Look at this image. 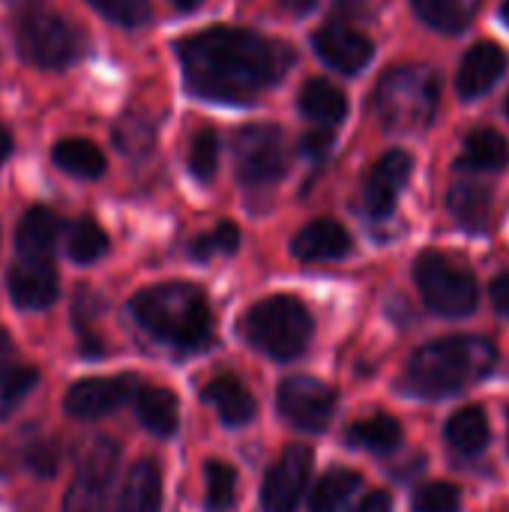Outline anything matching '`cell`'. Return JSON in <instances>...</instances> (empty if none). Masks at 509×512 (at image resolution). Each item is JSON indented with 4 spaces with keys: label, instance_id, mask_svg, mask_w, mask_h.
Wrapping results in <instances>:
<instances>
[{
    "label": "cell",
    "instance_id": "45",
    "mask_svg": "<svg viewBox=\"0 0 509 512\" xmlns=\"http://www.w3.org/2000/svg\"><path fill=\"white\" fill-rule=\"evenodd\" d=\"M12 150H15V141H12V135H9V129L0 123V165L12 156Z\"/></svg>",
    "mask_w": 509,
    "mask_h": 512
},
{
    "label": "cell",
    "instance_id": "3",
    "mask_svg": "<svg viewBox=\"0 0 509 512\" xmlns=\"http://www.w3.org/2000/svg\"><path fill=\"white\" fill-rule=\"evenodd\" d=\"M135 321L174 348H204L213 333L210 306L195 285L186 282H162L144 288L129 303Z\"/></svg>",
    "mask_w": 509,
    "mask_h": 512
},
{
    "label": "cell",
    "instance_id": "29",
    "mask_svg": "<svg viewBox=\"0 0 509 512\" xmlns=\"http://www.w3.org/2000/svg\"><path fill=\"white\" fill-rule=\"evenodd\" d=\"M420 21L441 33H459L471 24L477 12V0H411Z\"/></svg>",
    "mask_w": 509,
    "mask_h": 512
},
{
    "label": "cell",
    "instance_id": "11",
    "mask_svg": "<svg viewBox=\"0 0 509 512\" xmlns=\"http://www.w3.org/2000/svg\"><path fill=\"white\" fill-rule=\"evenodd\" d=\"M6 288H9L12 306L24 312L48 309L60 297V282H57L51 261H30V258L12 261L6 270Z\"/></svg>",
    "mask_w": 509,
    "mask_h": 512
},
{
    "label": "cell",
    "instance_id": "30",
    "mask_svg": "<svg viewBox=\"0 0 509 512\" xmlns=\"http://www.w3.org/2000/svg\"><path fill=\"white\" fill-rule=\"evenodd\" d=\"M360 486H363V477L357 471H330L315 483V489L309 495V510L339 512Z\"/></svg>",
    "mask_w": 509,
    "mask_h": 512
},
{
    "label": "cell",
    "instance_id": "35",
    "mask_svg": "<svg viewBox=\"0 0 509 512\" xmlns=\"http://www.w3.org/2000/svg\"><path fill=\"white\" fill-rule=\"evenodd\" d=\"M105 21L117 27H141L150 21V0H87Z\"/></svg>",
    "mask_w": 509,
    "mask_h": 512
},
{
    "label": "cell",
    "instance_id": "16",
    "mask_svg": "<svg viewBox=\"0 0 509 512\" xmlns=\"http://www.w3.org/2000/svg\"><path fill=\"white\" fill-rule=\"evenodd\" d=\"M291 252H294V258L309 261V264L312 261H336L351 252V234L336 219H315L297 231V237L291 240Z\"/></svg>",
    "mask_w": 509,
    "mask_h": 512
},
{
    "label": "cell",
    "instance_id": "47",
    "mask_svg": "<svg viewBox=\"0 0 509 512\" xmlns=\"http://www.w3.org/2000/svg\"><path fill=\"white\" fill-rule=\"evenodd\" d=\"M171 3H174L177 9H183V12H189V9H198V6H201L204 0H171Z\"/></svg>",
    "mask_w": 509,
    "mask_h": 512
},
{
    "label": "cell",
    "instance_id": "12",
    "mask_svg": "<svg viewBox=\"0 0 509 512\" xmlns=\"http://www.w3.org/2000/svg\"><path fill=\"white\" fill-rule=\"evenodd\" d=\"M135 378H84L63 396V411L75 420H102L132 396Z\"/></svg>",
    "mask_w": 509,
    "mask_h": 512
},
{
    "label": "cell",
    "instance_id": "39",
    "mask_svg": "<svg viewBox=\"0 0 509 512\" xmlns=\"http://www.w3.org/2000/svg\"><path fill=\"white\" fill-rule=\"evenodd\" d=\"M102 507H105V492H96L81 480H72V486L63 495V512H102Z\"/></svg>",
    "mask_w": 509,
    "mask_h": 512
},
{
    "label": "cell",
    "instance_id": "1",
    "mask_svg": "<svg viewBox=\"0 0 509 512\" xmlns=\"http://www.w3.org/2000/svg\"><path fill=\"white\" fill-rule=\"evenodd\" d=\"M183 81L192 96L210 102H252L261 90L282 81L294 51L255 30L210 27L177 42Z\"/></svg>",
    "mask_w": 509,
    "mask_h": 512
},
{
    "label": "cell",
    "instance_id": "10",
    "mask_svg": "<svg viewBox=\"0 0 509 512\" xmlns=\"http://www.w3.org/2000/svg\"><path fill=\"white\" fill-rule=\"evenodd\" d=\"M309 468H312V453L303 444L288 447L273 468L264 477L261 486V510L264 512H294L306 483H309Z\"/></svg>",
    "mask_w": 509,
    "mask_h": 512
},
{
    "label": "cell",
    "instance_id": "26",
    "mask_svg": "<svg viewBox=\"0 0 509 512\" xmlns=\"http://www.w3.org/2000/svg\"><path fill=\"white\" fill-rule=\"evenodd\" d=\"M447 207L450 213L459 219V225L480 231L489 225V213H492V192L480 183H459L450 189L447 195Z\"/></svg>",
    "mask_w": 509,
    "mask_h": 512
},
{
    "label": "cell",
    "instance_id": "4",
    "mask_svg": "<svg viewBox=\"0 0 509 512\" xmlns=\"http://www.w3.org/2000/svg\"><path fill=\"white\" fill-rule=\"evenodd\" d=\"M15 51L36 69H69L87 51V36L48 0H9Z\"/></svg>",
    "mask_w": 509,
    "mask_h": 512
},
{
    "label": "cell",
    "instance_id": "34",
    "mask_svg": "<svg viewBox=\"0 0 509 512\" xmlns=\"http://www.w3.org/2000/svg\"><path fill=\"white\" fill-rule=\"evenodd\" d=\"M216 168H219V135L213 129H201L189 144V171L195 180L210 183Z\"/></svg>",
    "mask_w": 509,
    "mask_h": 512
},
{
    "label": "cell",
    "instance_id": "15",
    "mask_svg": "<svg viewBox=\"0 0 509 512\" xmlns=\"http://www.w3.org/2000/svg\"><path fill=\"white\" fill-rule=\"evenodd\" d=\"M507 69V54L495 42H477L468 48V54L459 63L456 72V90L462 99H480L489 93Z\"/></svg>",
    "mask_w": 509,
    "mask_h": 512
},
{
    "label": "cell",
    "instance_id": "27",
    "mask_svg": "<svg viewBox=\"0 0 509 512\" xmlns=\"http://www.w3.org/2000/svg\"><path fill=\"white\" fill-rule=\"evenodd\" d=\"M117 465H120V447H117V441H111V438H96V441L87 447V453H84V459H81V465H78L75 480H81V483L90 486V489L108 492Z\"/></svg>",
    "mask_w": 509,
    "mask_h": 512
},
{
    "label": "cell",
    "instance_id": "2",
    "mask_svg": "<svg viewBox=\"0 0 509 512\" xmlns=\"http://www.w3.org/2000/svg\"><path fill=\"white\" fill-rule=\"evenodd\" d=\"M498 354L489 339L480 336H447L417 348L405 366L402 384L423 399L453 396L477 381H483Z\"/></svg>",
    "mask_w": 509,
    "mask_h": 512
},
{
    "label": "cell",
    "instance_id": "21",
    "mask_svg": "<svg viewBox=\"0 0 509 512\" xmlns=\"http://www.w3.org/2000/svg\"><path fill=\"white\" fill-rule=\"evenodd\" d=\"M300 111L312 123L330 129V126H339L345 120V114H348V96L336 84H330L324 78H312L300 90Z\"/></svg>",
    "mask_w": 509,
    "mask_h": 512
},
{
    "label": "cell",
    "instance_id": "17",
    "mask_svg": "<svg viewBox=\"0 0 509 512\" xmlns=\"http://www.w3.org/2000/svg\"><path fill=\"white\" fill-rule=\"evenodd\" d=\"M57 234H60V222L54 216L51 207L36 204L30 207L15 228V252L18 258H30V261H51L54 246H57Z\"/></svg>",
    "mask_w": 509,
    "mask_h": 512
},
{
    "label": "cell",
    "instance_id": "6",
    "mask_svg": "<svg viewBox=\"0 0 509 512\" xmlns=\"http://www.w3.org/2000/svg\"><path fill=\"white\" fill-rule=\"evenodd\" d=\"M441 81L429 66H396L375 93L378 117L393 132H417L435 120Z\"/></svg>",
    "mask_w": 509,
    "mask_h": 512
},
{
    "label": "cell",
    "instance_id": "36",
    "mask_svg": "<svg viewBox=\"0 0 509 512\" xmlns=\"http://www.w3.org/2000/svg\"><path fill=\"white\" fill-rule=\"evenodd\" d=\"M237 246H240V231H237V225H234V222H219L210 234L198 237V240L189 246V252H192V258H198V261H207L213 252L234 255Z\"/></svg>",
    "mask_w": 509,
    "mask_h": 512
},
{
    "label": "cell",
    "instance_id": "8",
    "mask_svg": "<svg viewBox=\"0 0 509 512\" xmlns=\"http://www.w3.org/2000/svg\"><path fill=\"white\" fill-rule=\"evenodd\" d=\"M237 177L246 186H267L285 174V144L279 126L252 123L237 132Z\"/></svg>",
    "mask_w": 509,
    "mask_h": 512
},
{
    "label": "cell",
    "instance_id": "18",
    "mask_svg": "<svg viewBox=\"0 0 509 512\" xmlns=\"http://www.w3.org/2000/svg\"><path fill=\"white\" fill-rule=\"evenodd\" d=\"M162 507V471L153 459H141L129 468L117 512H159Z\"/></svg>",
    "mask_w": 509,
    "mask_h": 512
},
{
    "label": "cell",
    "instance_id": "14",
    "mask_svg": "<svg viewBox=\"0 0 509 512\" xmlns=\"http://www.w3.org/2000/svg\"><path fill=\"white\" fill-rule=\"evenodd\" d=\"M414 159L405 150H390L384 153L375 168L366 177V189H363V207L372 219H384L393 213L396 198L405 186V180L411 177Z\"/></svg>",
    "mask_w": 509,
    "mask_h": 512
},
{
    "label": "cell",
    "instance_id": "28",
    "mask_svg": "<svg viewBox=\"0 0 509 512\" xmlns=\"http://www.w3.org/2000/svg\"><path fill=\"white\" fill-rule=\"evenodd\" d=\"M66 255L75 264H96L108 252V234L102 225L90 216H78L75 222L66 225Z\"/></svg>",
    "mask_w": 509,
    "mask_h": 512
},
{
    "label": "cell",
    "instance_id": "33",
    "mask_svg": "<svg viewBox=\"0 0 509 512\" xmlns=\"http://www.w3.org/2000/svg\"><path fill=\"white\" fill-rule=\"evenodd\" d=\"M207 507L210 512H225L237 498V474L225 462H207Z\"/></svg>",
    "mask_w": 509,
    "mask_h": 512
},
{
    "label": "cell",
    "instance_id": "22",
    "mask_svg": "<svg viewBox=\"0 0 509 512\" xmlns=\"http://www.w3.org/2000/svg\"><path fill=\"white\" fill-rule=\"evenodd\" d=\"M138 420L147 432L159 435V438H171L180 426V402L171 390L165 387H147L138 393L135 402Z\"/></svg>",
    "mask_w": 509,
    "mask_h": 512
},
{
    "label": "cell",
    "instance_id": "5",
    "mask_svg": "<svg viewBox=\"0 0 509 512\" xmlns=\"http://www.w3.org/2000/svg\"><path fill=\"white\" fill-rule=\"evenodd\" d=\"M240 330L255 351L273 360H294L306 351L315 321L297 297L276 294V297L255 303L243 315Z\"/></svg>",
    "mask_w": 509,
    "mask_h": 512
},
{
    "label": "cell",
    "instance_id": "13",
    "mask_svg": "<svg viewBox=\"0 0 509 512\" xmlns=\"http://www.w3.org/2000/svg\"><path fill=\"white\" fill-rule=\"evenodd\" d=\"M312 48L318 51V57L345 72V75H354L360 72L363 66H369L372 54H375V45L366 33L342 24V21H333V24H324L315 36H312Z\"/></svg>",
    "mask_w": 509,
    "mask_h": 512
},
{
    "label": "cell",
    "instance_id": "9",
    "mask_svg": "<svg viewBox=\"0 0 509 512\" xmlns=\"http://www.w3.org/2000/svg\"><path fill=\"white\" fill-rule=\"evenodd\" d=\"M279 411L294 429L321 432L336 411V393L318 378L294 375L279 387Z\"/></svg>",
    "mask_w": 509,
    "mask_h": 512
},
{
    "label": "cell",
    "instance_id": "43",
    "mask_svg": "<svg viewBox=\"0 0 509 512\" xmlns=\"http://www.w3.org/2000/svg\"><path fill=\"white\" fill-rule=\"evenodd\" d=\"M369 6H372V0H336V9L345 18H360V15L369 12Z\"/></svg>",
    "mask_w": 509,
    "mask_h": 512
},
{
    "label": "cell",
    "instance_id": "38",
    "mask_svg": "<svg viewBox=\"0 0 509 512\" xmlns=\"http://www.w3.org/2000/svg\"><path fill=\"white\" fill-rule=\"evenodd\" d=\"M24 465L33 477H42V480H51L57 474V465H60V450L54 441H33L27 450H24Z\"/></svg>",
    "mask_w": 509,
    "mask_h": 512
},
{
    "label": "cell",
    "instance_id": "7",
    "mask_svg": "<svg viewBox=\"0 0 509 512\" xmlns=\"http://www.w3.org/2000/svg\"><path fill=\"white\" fill-rule=\"evenodd\" d=\"M426 306L447 318H462L477 306V279L441 252H426L414 267Z\"/></svg>",
    "mask_w": 509,
    "mask_h": 512
},
{
    "label": "cell",
    "instance_id": "19",
    "mask_svg": "<svg viewBox=\"0 0 509 512\" xmlns=\"http://www.w3.org/2000/svg\"><path fill=\"white\" fill-rule=\"evenodd\" d=\"M51 162L63 174L78 177V180H96L105 174V153L90 138H78V135L60 138L51 147Z\"/></svg>",
    "mask_w": 509,
    "mask_h": 512
},
{
    "label": "cell",
    "instance_id": "23",
    "mask_svg": "<svg viewBox=\"0 0 509 512\" xmlns=\"http://www.w3.org/2000/svg\"><path fill=\"white\" fill-rule=\"evenodd\" d=\"M447 444L462 456H480L489 447V417L480 405L459 408L447 423Z\"/></svg>",
    "mask_w": 509,
    "mask_h": 512
},
{
    "label": "cell",
    "instance_id": "24",
    "mask_svg": "<svg viewBox=\"0 0 509 512\" xmlns=\"http://www.w3.org/2000/svg\"><path fill=\"white\" fill-rule=\"evenodd\" d=\"M509 162L507 138L498 129H474L465 138V150L459 156V168L468 171H501Z\"/></svg>",
    "mask_w": 509,
    "mask_h": 512
},
{
    "label": "cell",
    "instance_id": "49",
    "mask_svg": "<svg viewBox=\"0 0 509 512\" xmlns=\"http://www.w3.org/2000/svg\"><path fill=\"white\" fill-rule=\"evenodd\" d=\"M504 111H507V117H509V93H507V102H504Z\"/></svg>",
    "mask_w": 509,
    "mask_h": 512
},
{
    "label": "cell",
    "instance_id": "44",
    "mask_svg": "<svg viewBox=\"0 0 509 512\" xmlns=\"http://www.w3.org/2000/svg\"><path fill=\"white\" fill-rule=\"evenodd\" d=\"M288 12H294V15H306V12H312L315 6H318V0H279Z\"/></svg>",
    "mask_w": 509,
    "mask_h": 512
},
{
    "label": "cell",
    "instance_id": "32",
    "mask_svg": "<svg viewBox=\"0 0 509 512\" xmlns=\"http://www.w3.org/2000/svg\"><path fill=\"white\" fill-rule=\"evenodd\" d=\"M36 384H39V369L36 366H6V369H0V420L6 414H12Z\"/></svg>",
    "mask_w": 509,
    "mask_h": 512
},
{
    "label": "cell",
    "instance_id": "46",
    "mask_svg": "<svg viewBox=\"0 0 509 512\" xmlns=\"http://www.w3.org/2000/svg\"><path fill=\"white\" fill-rule=\"evenodd\" d=\"M9 354H12V339H9V333L0 327V366L9 360Z\"/></svg>",
    "mask_w": 509,
    "mask_h": 512
},
{
    "label": "cell",
    "instance_id": "40",
    "mask_svg": "<svg viewBox=\"0 0 509 512\" xmlns=\"http://www.w3.org/2000/svg\"><path fill=\"white\" fill-rule=\"evenodd\" d=\"M489 294H492V303H495L498 315H504L509 321V273H501V276L492 282Z\"/></svg>",
    "mask_w": 509,
    "mask_h": 512
},
{
    "label": "cell",
    "instance_id": "25",
    "mask_svg": "<svg viewBox=\"0 0 509 512\" xmlns=\"http://www.w3.org/2000/svg\"><path fill=\"white\" fill-rule=\"evenodd\" d=\"M348 444L369 453H393L402 444V426L390 414H375L348 429Z\"/></svg>",
    "mask_w": 509,
    "mask_h": 512
},
{
    "label": "cell",
    "instance_id": "41",
    "mask_svg": "<svg viewBox=\"0 0 509 512\" xmlns=\"http://www.w3.org/2000/svg\"><path fill=\"white\" fill-rule=\"evenodd\" d=\"M330 144H333L330 129H318V132H309V135L303 138V150H306L309 156H324V153L330 150Z\"/></svg>",
    "mask_w": 509,
    "mask_h": 512
},
{
    "label": "cell",
    "instance_id": "42",
    "mask_svg": "<svg viewBox=\"0 0 509 512\" xmlns=\"http://www.w3.org/2000/svg\"><path fill=\"white\" fill-rule=\"evenodd\" d=\"M354 512H393V498L387 492H372Z\"/></svg>",
    "mask_w": 509,
    "mask_h": 512
},
{
    "label": "cell",
    "instance_id": "37",
    "mask_svg": "<svg viewBox=\"0 0 509 512\" xmlns=\"http://www.w3.org/2000/svg\"><path fill=\"white\" fill-rule=\"evenodd\" d=\"M462 501V492L453 483H429L417 489L411 507L414 512H456Z\"/></svg>",
    "mask_w": 509,
    "mask_h": 512
},
{
    "label": "cell",
    "instance_id": "31",
    "mask_svg": "<svg viewBox=\"0 0 509 512\" xmlns=\"http://www.w3.org/2000/svg\"><path fill=\"white\" fill-rule=\"evenodd\" d=\"M153 138H156V129L153 123L144 117V114H123L114 129H111V141L114 147L129 156V159H141L153 150Z\"/></svg>",
    "mask_w": 509,
    "mask_h": 512
},
{
    "label": "cell",
    "instance_id": "20",
    "mask_svg": "<svg viewBox=\"0 0 509 512\" xmlns=\"http://www.w3.org/2000/svg\"><path fill=\"white\" fill-rule=\"evenodd\" d=\"M204 399L216 408L225 426H243L255 417V399L252 393L234 378V375H219L204 387Z\"/></svg>",
    "mask_w": 509,
    "mask_h": 512
},
{
    "label": "cell",
    "instance_id": "48",
    "mask_svg": "<svg viewBox=\"0 0 509 512\" xmlns=\"http://www.w3.org/2000/svg\"><path fill=\"white\" fill-rule=\"evenodd\" d=\"M501 15H504V21L509 24V0H504V6H501Z\"/></svg>",
    "mask_w": 509,
    "mask_h": 512
}]
</instances>
